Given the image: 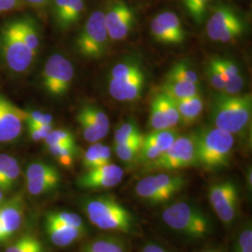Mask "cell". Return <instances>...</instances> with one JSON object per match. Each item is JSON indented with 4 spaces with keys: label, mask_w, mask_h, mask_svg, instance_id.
<instances>
[{
    "label": "cell",
    "mask_w": 252,
    "mask_h": 252,
    "mask_svg": "<svg viewBox=\"0 0 252 252\" xmlns=\"http://www.w3.org/2000/svg\"><path fill=\"white\" fill-rule=\"evenodd\" d=\"M101 143H94L84 153L82 165L86 171L97 168L101 166L100 162V153H101Z\"/></svg>",
    "instance_id": "obj_37"
},
{
    "label": "cell",
    "mask_w": 252,
    "mask_h": 252,
    "mask_svg": "<svg viewBox=\"0 0 252 252\" xmlns=\"http://www.w3.org/2000/svg\"><path fill=\"white\" fill-rule=\"evenodd\" d=\"M151 32L158 42L163 44H180L186 36L180 19L172 11L157 14L151 23Z\"/></svg>",
    "instance_id": "obj_15"
},
{
    "label": "cell",
    "mask_w": 252,
    "mask_h": 252,
    "mask_svg": "<svg viewBox=\"0 0 252 252\" xmlns=\"http://www.w3.org/2000/svg\"><path fill=\"white\" fill-rule=\"evenodd\" d=\"M209 1L210 0H183L185 8L195 24L202 25L205 21Z\"/></svg>",
    "instance_id": "obj_32"
},
{
    "label": "cell",
    "mask_w": 252,
    "mask_h": 252,
    "mask_svg": "<svg viewBox=\"0 0 252 252\" xmlns=\"http://www.w3.org/2000/svg\"><path fill=\"white\" fill-rule=\"evenodd\" d=\"M0 54L9 70L16 74L27 71L36 57L19 36L13 20L0 28Z\"/></svg>",
    "instance_id": "obj_6"
},
{
    "label": "cell",
    "mask_w": 252,
    "mask_h": 252,
    "mask_svg": "<svg viewBox=\"0 0 252 252\" xmlns=\"http://www.w3.org/2000/svg\"><path fill=\"white\" fill-rule=\"evenodd\" d=\"M24 110L0 94V143H9L18 138L26 120Z\"/></svg>",
    "instance_id": "obj_14"
},
{
    "label": "cell",
    "mask_w": 252,
    "mask_h": 252,
    "mask_svg": "<svg viewBox=\"0 0 252 252\" xmlns=\"http://www.w3.org/2000/svg\"><path fill=\"white\" fill-rule=\"evenodd\" d=\"M218 61L221 65L222 69L224 70L226 76H227V80L239 73V68H238L237 64L234 63L233 61L227 60V59H218Z\"/></svg>",
    "instance_id": "obj_47"
},
{
    "label": "cell",
    "mask_w": 252,
    "mask_h": 252,
    "mask_svg": "<svg viewBox=\"0 0 252 252\" xmlns=\"http://www.w3.org/2000/svg\"><path fill=\"white\" fill-rule=\"evenodd\" d=\"M5 252H44L41 241L34 234L22 235L9 246Z\"/></svg>",
    "instance_id": "obj_29"
},
{
    "label": "cell",
    "mask_w": 252,
    "mask_h": 252,
    "mask_svg": "<svg viewBox=\"0 0 252 252\" xmlns=\"http://www.w3.org/2000/svg\"><path fill=\"white\" fill-rule=\"evenodd\" d=\"M17 162V160L8 154L2 153L0 154V181L5 176V174L9 170V168Z\"/></svg>",
    "instance_id": "obj_46"
},
{
    "label": "cell",
    "mask_w": 252,
    "mask_h": 252,
    "mask_svg": "<svg viewBox=\"0 0 252 252\" xmlns=\"http://www.w3.org/2000/svg\"><path fill=\"white\" fill-rule=\"evenodd\" d=\"M243 76L240 73H238L227 80L222 93H224L226 94H229V95H235L236 94H238L240 91L243 89Z\"/></svg>",
    "instance_id": "obj_43"
},
{
    "label": "cell",
    "mask_w": 252,
    "mask_h": 252,
    "mask_svg": "<svg viewBox=\"0 0 252 252\" xmlns=\"http://www.w3.org/2000/svg\"><path fill=\"white\" fill-rule=\"evenodd\" d=\"M25 1L29 3V4H31V5H33V6L38 7V6L44 5L48 0H25Z\"/></svg>",
    "instance_id": "obj_52"
},
{
    "label": "cell",
    "mask_w": 252,
    "mask_h": 252,
    "mask_svg": "<svg viewBox=\"0 0 252 252\" xmlns=\"http://www.w3.org/2000/svg\"><path fill=\"white\" fill-rule=\"evenodd\" d=\"M196 148L194 134L178 136L175 142L149 165V170H177L196 166Z\"/></svg>",
    "instance_id": "obj_7"
},
{
    "label": "cell",
    "mask_w": 252,
    "mask_h": 252,
    "mask_svg": "<svg viewBox=\"0 0 252 252\" xmlns=\"http://www.w3.org/2000/svg\"><path fill=\"white\" fill-rule=\"evenodd\" d=\"M110 161H111V151H110V148L107 146V145L102 144L101 153H100L101 166L110 163Z\"/></svg>",
    "instance_id": "obj_49"
},
{
    "label": "cell",
    "mask_w": 252,
    "mask_h": 252,
    "mask_svg": "<svg viewBox=\"0 0 252 252\" xmlns=\"http://www.w3.org/2000/svg\"><path fill=\"white\" fill-rule=\"evenodd\" d=\"M14 26L19 36L27 48L34 54H37L39 48V35L36 24L30 18H20L13 20Z\"/></svg>",
    "instance_id": "obj_23"
},
{
    "label": "cell",
    "mask_w": 252,
    "mask_h": 252,
    "mask_svg": "<svg viewBox=\"0 0 252 252\" xmlns=\"http://www.w3.org/2000/svg\"><path fill=\"white\" fill-rule=\"evenodd\" d=\"M105 15L108 37L112 40L126 38L132 30L135 21L134 11L124 0H112Z\"/></svg>",
    "instance_id": "obj_12"
},
{
    "label": "cell",
    "mask_w": 252,
    "mask_h": 252,
    "mask_svg": "<svg viewBox=\"0 0 252 252\" xmlns=\"http://www.w3.org/2000/svg\"><path fill=\"white\" fill-rule=\"evenodd\" d=\"M185 185L186 180L180 175L160 173L139 180L135 192L138 198L148 204L161 205L171 200Z\"/></svg>",
    "instance_id": "obj_5"
},
{
    "label": "cell",
    "mask_w": 252,
    "mask_h": 252,
    "mask_svg": "<svg viewBox=\"0 0 252 252\" xmlns=\"http://www.w3.org/2000/svg\"><path fill=\"white\" fill-rule=\"evenodd\" d=\"M20 173H21V168L17 162L9 168L5 174V176L3 177V179L0 181V189L2 191H8L12 189L16 184V182L18 181Z\"/></svg>",
    "instance_id": "obj_40"
},
{
    "label": "cell",
    "mask_w": 252,
    "mask_h": 252,
    "mask_svg": "<svg viewBox=\"0 0 252 252\" xmlns=\"http://www.w3.org/2000/svg\"><path fill=\"white\" fill-rule=\"evenodd\" d=\"M48 152L51 153L58 162L65 168L72 166L74 158L78 153L77 145L59 144L47 146Z\"/></svg>",
    "instance_id": "obj_28"
},
{
    "label": "cell",
    "mask_w": 252,
    "mask_h": 252,
    "mask_svg": "<svg viewBox=\"0 0 252 252\" xmlns=\"http://www.w3.org/2000/svg\"><path fill=\"white\" fill-rule=\"evenodd\" d=\"M234 252H252V228L251 221H248L236 236Z\"/></svg>",
    "instance_id": "obj_36"
},
{
    "label": "cell",
    "mask_w": 252,
    "mask_h": 252,
    "mask_svg": "<svg viewBox=\"0 0 252 252\" xmlns=\"http://www.w3.org/2000/svg\"><path fill=\"white\" fill-rule=\"evenodd\" d=\"M143 143H126L115 144V152L120 160L126 164L137 162L140 148Z\"/></svg>",
    "instance_id": "obj_33"
},
{
    "label": "cell",
    "mask_w": 252,
    "mask_h": 252,
    "mask_svg": "<svg viewBox=\"0 0 252 252\" xmlns=\"http://www.w3.org/2000/svg\"><path fill=\"white\" fill-rule=\"evenodd\" d=\"M141 68L135 63H121L116 64L111 70V79H124L129 77L135 72L139 71Z\"/></svg>",
    "instance_id": "obj_42"
},
{
    "label": "cell",
    "mask_w": 252,
    "mask_h": 252,
    "mask_svg": "<svg viewBox=\"0 0 252 252\" xmlns=\"http://www.w3.org/2000/svg\"><path fill=\"white\" fill-rule=\"evenodd\" d=\"M3 200H4V194H3V191L0 189V206L3 203Z\"/></svg>",
    "instance_id": "obj_53"
},
{
    "label": "cell",
    "mask_w": 252,
    "mask_h": 252,
    "mask_svg": "<svg viewBox=\"0 0 252 252\" xmlns=\"http://www.w3.org/2000/svg\"><path fill=\"white\" fill-rule=\"evenodd\" d=\"M217 252V251H212V250H210V251H207V252Z\"/></svg>",
    "instance_id": "obj_54"
},
{
    "label": "cell",
    "mask_w": 252,
    "mask_h": 252,
    "mask_svg": "<svg viewBox=\"0 0 252 252\" xmlns=\"http://www.w3.org/2000/svg\"><path fill=\"white\" fill-rule=\"evenodd\" d=\"M179 122L180 114L171 97L162 92L156 94L151 107L150 126L153 130L170 129Z\"/></svg>",
    "instance_id": "obj_17"
},
{
    "label": "cell",
    "mask_w": 252,
    "mask_h": 252,
    "mask_svg": "<svg viewBox=\"0 0 252 252\" xmlns=\"http://www.w3.org/2000/svg\"><path fill=\"white\" fill-rule=\"evenodd\" d=\"M108 40L104 12L95 10L89 16L77 37L76 48L82 57L97 59L105 53Z\"/></svg>",
    "instance_id": "obj_8"
},
{
    "label": "cell",
    "mask_w": 252,
    "mask_h": 252,
    "mask_svg": "<svg viewBox=\"0 0 252 252\" xmlns=\"http://www.w3.org/2000/svg\"><path fill=\"white\" fill-rule=\"evenodd\" d=\"M0 13H2V10H1V8H0Z\"/></svg>",
    "instance_id": "obj_55"
},
{
    "label": "cell",
    "mask_w": 252,
    "mask_h": 252,
    "mask_svg": "<svg viewBox=\"0 0 252 252\" xmlns=\"http://www.w3.org/2000/svg\"><path fill=\"white\" fill-rule=\"evenodd\" d=\"M53 122H54V118L49 113H43L37 110H34V111L27 110L25 123H27L28 127L53 125Z\"/></svg>",
    "instance_id": "obj_38"
},
{
    "label": "cell",
    "mask_w": 252,
    "mask_h": 252,
    "mask_svg": "<svg viewBox=\"0 0 252 252\" xmlns=\"http://www.w3.org/2000/svg\"><path fill=\"white\" fill-rule=\"evenodd\" d=\"M81 207L91 223L100 230L124 234H132L136 230L133 213L111 195L84 198Z\"/></svg>",
    "instance_id": "obj_1"
},
{
    "label": "cell",
    "mask_w": 252,
    "mask_h": 252,
    "mask_svg": "<svg viewBox=\"0 0 252 252\" xmlns=\"http://www.w3.org/2000/svg\"><path fill=\"white\" fill-rule=\"evenodd\" d=\"M141 252H170L167 251L165 248H163L160 244L154 243V242H150L146 244V246L143 247Z\"/></svg>",
    "instance_id": "obj_50"
},
{
    "label": "cell",
    "mask_w": 252,
    "mask_h": 252,
    "mask_svg": "<svg viewBox=\"0 0 252 252\" xmlns=\"http://www.w3.org/2000/svg\"><path fill=\"white\" fill-rule=\"evenodd\" d=\"M24 206L20 196L0 206V244L6 242L20 228L23 221Z\"/></svg>",
    "instance_id": "obj_18"
},
{
    "label": "cell",
    "mask_w": 252,
    "mask_h": 252,
    "mask_svg": "<svg viewBox=\"0 0 252 252\" xmlns=\"http://www.w3.org/2000/svg\"><path fill=\"white\" fill-rule=\"evenodd\" d=\"M79 1L80 0H54V12L56 22L63 16L67 9Z\"/></svg>",
    "instance_id": "obj_45"
},
{
    "label": "cell",
    "mask_w": 252,
    "mask_h": 252,
    "mask_svg": "<svg viewBox=\"0 0 252 252\" xmlns=\"http://www.w3.org/2000/svg\"><path fill=\"white\" fill-rule=\"evenodd\" d=\"M207 78L212 86L219 91H223L225 85V78L213 60L208 63L207 69Z\"/></svg>",
    "instance_id": "obj_39"
},
{
    "label": "cell",
    "mask_w": 252,
    "mask_h": 252,
    "mask_svg": "<svg viewBox=\"0 0 252 252\" xmlns=\"http://www.w3.org/2000/svg\"><path fill=\"white\" fill-rule=\"evenodd\" d=\"M115 144L126 143H143L144 135L141 134L138 126L135 122L128 121L121 125L114 135Z\"/></svg>",
    "instance_id": "obj_26"
},
{
    "label": "cell",
    "mask_w": 252,
    "mask_h": 252,
    "mask_svg": "<svg viewBox=\"0 0 252 252\" xmlns=\"http://www.w3.org/2000/svg\"><path fill=\"white\" fill-rule=\"evenodd\" d=\"M240 25H244L243 22L234 9L228 6H218L207 20V36L211 40L218 41L228 29Z\"/></svg>",
    "instance_id": "obj_20"
},
{
    "label": "cell",
    "mask_w": 252,
    "mask_h": 252,
    "mask_svg": "<svg viewBox=\"0 0 252 252\" xmlns=\"http://www.w3.org/2000/svg\"><path fill=\"white\" fill-rule=\"evenodd\" d=\"M124 174L122 167L110 162L86 171L79 178L78 185L86 189H110L116 187L123 180Z\"/></svg>",
    "instance_id": "obj_16"
},
{
    "label": "cell",
    "mask_w": 252,
    "mask_h": 252,
    "mask_svg": "<svg viewBox=\"0 0 252 252\" xmlns=\"http://www.w3.org/2000/svg\"><path fill=\"white\" fill-rule=\"evenodd\" d=\"M53 129H54L53 125L28 127V133L32 140L40 141V140H44V138Z\"/></svg>",
    "instance_id": "obj_44"
},
{
    "label": "cell",
    "mask_w": 252,
    "mask_h": 252,
    "mask_svg": "<svg viewBox=\"0 0 252 252\" xmlns=\"http://www.w3.org/2000/svg\"><path fill=\"white\" fill-rule=\"evenodd\" d=\"M178 136V132L172 128L163 130H154L149 135H144V142L153 145L159 151L163 153L175 142Z\"/></svg>",
    "instance_id": "obj_27"
},
{
    "label": "cell",
    "mask_w": 252,
    "mask_h": 252,
    "mask_svg": "<svg viewBox=\"0 0 252 252\" xmlns=\"http://www.w3.org/2000/svg\"><path fill=\"white\" fill-rule=\"evenodd\" d=\"M208 201L215 214L226 227L233 225L238 216L239 194L233 181H220L209 186Z\"/></svg>",
    "instance_id": "obj_9"
},
{
    "label": "cell",
    "mask_w": 252,
    "mask_h": 252,
    "mask_svg": "<svg viewBox=\"0 0 252 252\" xmlns=\"http://www.w3.org/2000/svg\"><path fill=\"white\" fill-rule=\"evenodd\" d=\"M173 101L179 111L180 121L186 126L197 121L204 109V101L200 94L188 98L173 99Z\"/></svg>",
    "instance_id": "obj_22"
},
{
    "label": "cell",
    "mask_w": 252,
    "mask_h": 252,
    "mask_svg": "<svg viewBox=\"0 0 252 252\" xmlns=\"http://www.w3.org/2000/svg\"><path fill=\"white\" fill-rule=\"evenodd\" d=\"M47 146L59 144L76 145V139L72 133L65 129H53L44 138Z\"/></svg>",
    "instance_id": "obj_35"
},
{
    "label": "cell",
    "mask_w": 252,
    "mask_h": 252,
    "mask_svg": "<svg viewBox=\"0 0 252 252\" xmlns=\"http://www.w3.org/2000/svg\"><path fill=\"white\" fill-rule=\"evenodd\" d=\"M145 82L142 69L124 79H111L109 82V94L118 101H133L137 99L143 89Z\"/></svg>",
    "instance_id": "obj_19"
},
{
    "label": "cell",
    "mask_w": 252,
    "mask_h": 252,
    "mask_svg": "<svg viewBox=\"0 0 252 252\" xmlns=\"http://www.w3.org/2000/svg\"><path fill=\"white\" fill-rule=\"evenodd\" d=\"M166 81H188L200 84L197 73L189 67V63L184 62H179L172 66L166 74Z\"/></svg>",
    "instance_id": "obj_30"
},
{
    "label": "cell",
    "mask_w": 252,
    "mask_h": 252,
    "mask_svg": "<svg viewBox=\"0 0 252 252\" xmlns=\"http://www.w3.org/2000/svg\"><path fill=\"white\" fill-rule=\"evenodd\" d=\"M162 153V152L159 151L156 147H154L153 145L145 143L143 141V144L141 146L140 151H139L137 162L146 164V166H147L150 163H152L153 161H155Z\"/></svg>",
    "instance_id": "obj_41"
},
{
    "label": "cell",
    "mask_w": 252,
    "mask_h": 252,
    "mask_svg": "<svg viewBox=\"0 0 252 252\" xmlns=\"http://www.w3.org/2000/svg\"><path fill=\"white\" fill-rule=\"evenodd\" d=\"M45 231L50 241L59 248L68 247L78 241L85 231L55 222L45 218Z\"/></svg>",
    "instance_id": "obj_21"
},
{
    "label": "cell",
    "mask_w": 252,
    "mask_h": 252,
    "mask_svg": "<svg viewBox=\"0 0 252 252\" xmlns=\"http://www.w3.org/2000/svg\"><path fill=\"white\" fill-rule=\"evenodd\" d=\"M84 9H85V0H80L63 13V16L56 22L57 25L60 28H63V29L72 26L80 20Z\"/></svg>",
    "instance_id": "obj_34"
},
{
    "label": "cell",
    "mask_w": 252,
    "mask_h": 252,
    "mask_svg": "<svg viewBox=\"0 0 252 252\" xmlns=\"http://www.w3.org/2000/svg\"><path fill=\"white\" fill-rule=\"evenodd\" d=\"M162 93L173 99H183L200 94V84L188 81H165L162 85Z\"/></svg>",
    "instance_id": "obj_24"
},
{
    "label": "cell",
    "mask_w": 252,
    "mask_h": 252,
    "mask_svg": "<svg viewBox=\"0 0 252 252\" xmlns=\"http://www.w3.org/2000/svg\"><path fill=\"white\" fill-rule=\"evenodd\" d=\"M46 219L54 220L55 222L62 223L64 225L71 226L86 232V227L81 217L76 213L68 211H51L47 213Z\"/></svg>",
    "instance_id": "obj_31"
},
{
    "label": "cell",
    "mask_w": 252,
    "mask_h": 252,
    "mask_svg": "<svg viewBox=\"0 0 252 252\" xmlns=\"http://www.w3.org/2000/svg\"><path fill=\"white\" fill-rule=\"evenodd\" d=\"M246 182H247V187H248V189H250V191H252V171L251 167L247 170V174H246Z\"/></svg>",
    "instance_id": "obj_51"
},
{
    "label": "cell",
    "mask_w": 252,
    "mask_h": 252,
    "mask_svg": "<svg viewBox=\"0 0 252 252\" xmlns=\"http://www.w3.org/2000/svg\"><path fill=\"white\" fill-rule=\"evenodd\" d=\"M84 252H126V244L117 236L105 235L87 244Z\"/></svg>",
    "instance_id": "obj_25"
},
{
    "label": "cell",
    "mask_w": 252,
    "mask_h": 252,
    "mask_svg": "<svg viewBox=\"0 0 252 252\" xmlns=\"http://www.w3.org/2000/svg\"><path fill=\"white\" fill-rule=\"evenodd\" d=\"M20 0H0V8L2 13L9 12L14 9H18L21 7Z\"/></svg>",
    "instance_id": "obj_48"
},
{
    "label": "cell",
    "mask_w": 252,
    "mask_h": 252,
    "mask_svg": "<svg viewBox=\"0 0 252 252\" xmlns=\"http://www.w3.org/2000/svg\"><path fill=\"white\" fill-rule=\"evenodd\" d=\"M252 94L229 95L221 93L216 95L212 117L214 126L231 135H248L252 121Z\"/></svg>",
    "instance_id": "obj_3"
},
{
    "label": "cell",
    "mask_w": 252,
    "mask_h": 252,
    "mask_svg": "<svg viewBox=\"0 0 252 252\" xmlns=\"http://www.w3.org/2000/svg\"><path fill=\"white\" fill-rule=\"evenodd\" d=\"M27 189L29 194L38 196L51 192L60 184V173L54 165L46 162H33L26 173Z\"/></svg>",
    "instance_id": "obj_11"
},
{
    "label": "cell",
    "mask_w": 252,
    "mask_h": 252,
    "mask_svg": "<svg viewBox=\"0 0 252 252\" xmlns=\"http://www.w3.org/2000/svg\"><path fill=\"white\" fill-rule=\"evenodd\" d=\"M76 120L81 126V132L87 142L95 143L108 135L109 120L101 108L85 105L79 110Z\"/></svg>",
    "instance_id": "obj_13"
},
{
    "label": "cell",
    "mask_w": 252,
    "mask_h": 252,
    "mask_svg": "<svg viewBox=\"0 0 252 252\" xmlns=\"http://www.w3.org/2000/svg\"><path fill=\"white\" fill-rule=\"evenodd\" d=\"M162 221L174 232L189 239L207 238L213 232V222L200 207L185 201L172 203L163 209Z\"/></svg>",
    "instance_id": "obj_4"
},
{
    "label": "cell",
    "mask_w": 252,
    "mask_h": 252,
    "mask_svg": "<svg viewBox=\"0 0 252 252\" xmlns=\"http://www.w3.org/2000/svg\"><path fill=\"white\" fill-rule=\"evenodd\" d=\"M197 164L208 171L227 167L234 150V136L220 128L205 127L194 133Z\"/></svg>",
    "instance_id": "obj_2"
},
{
    "label": "cell",
    "mask_w": 252,
    "mask_h": 252,
    "mask_svg": "<svg viewBox=\"0 0 252 252\" xmlns=\"http://www.w3.org/2000/svg\"><path fill=\"white\" fill-rule=\"evenodd\" d=\"M73 77L72 63L62 54H54L44 64L41 72V83L50 95L60 97L69 90Z\"/></svg>",
    "instance_id": "obj_10"
}]
</instances>
